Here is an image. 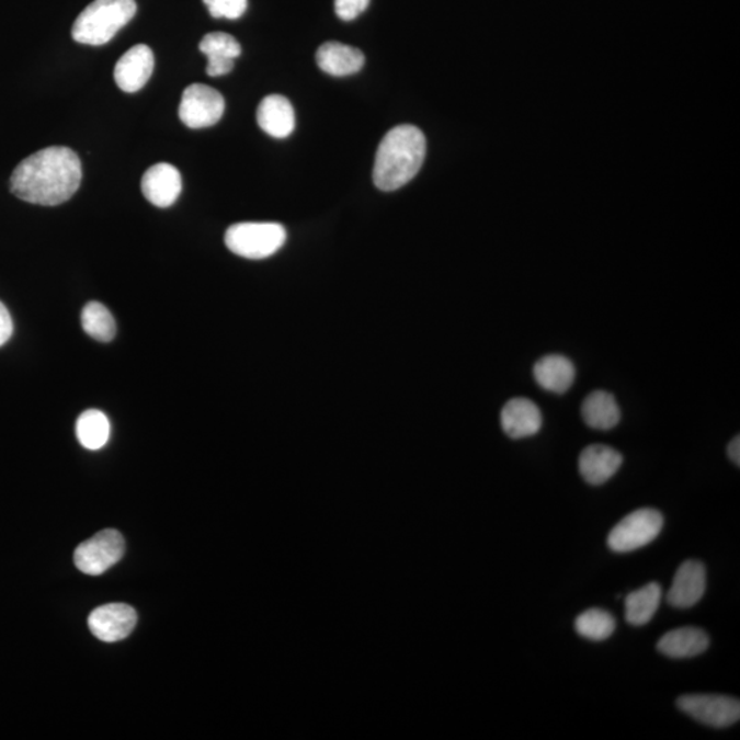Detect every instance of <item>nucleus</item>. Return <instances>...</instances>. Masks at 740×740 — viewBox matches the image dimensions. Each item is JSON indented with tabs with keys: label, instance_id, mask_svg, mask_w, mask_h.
<instances>
[{
	"label": "nucleus",
	"instance_id": "obj_1",
	"mask_svg": "<svg viewBox=\"0 0 740 740\" xmlns=\"http://www.w3.org/2000/svg\"><path fill=\"white\" fill-rule=\"evenodd\" d=\"M82 168L79 156L68 147H47L32 153L14 169L10 190L33 205L58 206L79 190Z\"/></svg>",
	"mask_w": 740,
	"mask_h": 740
},
{
	"label": "nucleus",
	"instance_id": "obj_2",
	"mask_svg": "<svg viewBox=\"0 0 740 740\" xmlns=\"http://www.w3.org/2000/svg\"><path fill=\"white\" fill-rule=\"evenodd\" d=\"M426 153L425 136L414 125H398L377 148L373 181L378 190L395 191L420 172Z\"/></svg>",
	"mask_w": 740,
	"mask_h": 740
},
{
	"label": "nucleus",
	"instance_id": "obj_3",
	"mask_svg": "<svg viewBox=\"0 0 740 740\" xmlns=\"http://www.w3.org/2000/svg\"><path fill=\"white\" fill-rule=\"evenodd\" d=\"M135 0H93L77 16L71 36L87 46H103L136 14Z\"/></svg>",
	"mask_w": 740,
	"mask_h": 740
},
{
	"label": "nucleus",
	"instance_id": "obj_4",
	"mask_svg": "<svg viewBox=\"0 0 740 740\" xmlns=\"http://www.w3.org/2000/svg\"><path fill=\"white\" fill-rule=\"evenodd\" d=\"M287 240V232L277 223H239L225 234V244L234 254L247 260H265L276 254Z\"/></svg>",
	"mask_w": 740,
	"mask_h": 740
},
{
	"label": "nucleus",
	"instance_id": "obj_5",
	"mask_svg": "<svg viewBox=\"0 0 740 740\" xmlns=\"http://www.w3.org/2000/svg\"><path fill=\"white\" fill-rule=\"evenodd\" d=\"M663 515L645 508L625 515L607 536V546L614 553H630L649 545L661 534Z\"/></svg>",
	"mask_w": 740,
	"mask_h": 740
},
{
	"label": "nucleus",
	"instance_id": "obj_6",
	"mask_svg": "<svg viewBox=\"0 0 740 740\" xmlns=\"http://www.w3.org/2000/svg\"><path fill=\"white\" fill-rule=\"evenodd\" d=\"M124 553L123 535L115 530H104L76 548L75 563L82 573L98 576L117 563Z\"/></svg>",
	"mask_w": 740,
	"mask_h": 740
},
{
	"label": "nucleus",
	"instance_id": "obj_7",
	"mask_svg": "<svg viewBox=\"0 0 740 740\" xmlns=\"http://www.w3.org/2000/svg\"><path fill=\"white\" fill-rule=\"evenodd\" d=\"M678 707L694 720L713 728L733 726L740 718L739 699L726 695H683Z\"/></svg>",
	"mask_w": 740,
	"mask_h": 740
},
{
	"label": "nucleus",
	"instance_id": "obj_8",
	"mask_svg": "<svg viewBox=\"0 0 740 740\" xmlns=\"http://www.w3.org/2000/svg\"><path fill=\"white\" fill-rule=\"evenodd\" d=\"M224 110L221 93L205 84H191L181 98L179 117L191 129L207 128L221 119Z\"/></svg>",
	"mask_w": 740,
	"mask_h": 740
},
{
	"label": "nucleus",
	"instance_id": "obj_9",
	"mask_svg": "<svg viewBox=\"0 0 740 740\" xmlns=\"http://www.w3.org/2000/svg\"><path fill=\"white\" fill-rule=\"evenodd\" d=\"M136 623L135 608L125 603H109L98 607L88 618L93 636L107 644L125 639L135 629Z\"/></svg>",
	"mask_w": 740,
	"mask_h": 740
},
{
	"label": "nucleus",
	"instance_id": "obj_10",
	"mask_svg": "<svg viewBox=\"0 0 740 740\" xmlns=\"http://www.w3.org/2000/svg\"><path fill=\"white\" fill-rule=\"evenodd\" d=\"M153 70V54L146 44H137L118 59L114 68L115 84L124 92L140 91L150 80Z\"/></svg>",
	"mask_w": 740,
	"mask_h": 740
},
{
	"label": "nucleus",
	"instance_id": "obj_11",
	"mask_svg": "<svg viewBox=\"0 0 740 740\" xmlns=\"http://www.w3.org/2000/svg\"><path fill=\"white\" fill-rule=\"evenodd\" d=\"M183 190L178 168L161 162L146 170L141 179V191L146 200L157 207L172 206Z\"/></svg>",
	"mask_w": 740,
	"mask_h": 740
},
{
	"label": "nucleus",
	"instance_id": "obj_12",
	"mask_svg": "<svg viewBox=\"0 0 740 740\" xmlns=\"http://www.w3.org/2000/svg\"><path fill=\"white\" fill-rule=\"evenodd\" d=\"M706 590V569L704 563L696 559H687L680 565L673 583L669 589L667 601L678 608H688L696 605Z\"/></svg>",
	"mask_w": 740,
	"mask_h": 740
},
{
	"label": "nucleus",
	"instance_id": "obj_13",
	"mask_svg": "<svg viewBox=\"0 0 740 740\" xmlns=\"http://www.w3.org/2000/svg\"><path fill=\"white\" fill-rule=\"evenodd\" d=\"M622 465V453L605 444H592L585 447L579 457L580 475L591 486L605 485L617 474Z\"/></svg>",
	"mask_w": 740,
	"mask_h": 740
},
{
	"label": "nucleus",
	"instance_id": "obj_14",
	"mask_svg": "<svg viewBox=\"0 0 740 740\" xmlns=\"http://www.w3.org/2000/svg\"><path fill=\"white\" fill-rule=\"evenodd\" d=\"M543 424L542 411L534 400L513 398L501 411L502 430L509 437L525 439L536 435Z\"/></svg>",
	"mask_w": 740,
	"mask_h": 740
},
{
	"label": "nucleus",
	"instance_id": "obj_15",
	"mask_svg": "<svg viewBox=\"0 0 740 740\" xmlns=\"http://www.w3.org/2000/svg\"><path fill=\"white\" fill-rule=\"evenodd\" d=\"M257 123L269 136L284 139L295 129L293 104L282 95H269L262 99L257 110Z\"/></svg>",
	"mask_w": 740,
	"mask_h": 740
},
{
	"label": "nucleus",
	"instance_id": "obj_16",
	"mask_svg": "<svg viewBox=\"0 0 740 740\" xmlns=\"http://www.w3.org/2000/svg\"><path fill=\"white\" fill-rule=\"evenodd\" d=\"M316 60L327 75L344 77L358 73L364 68L365 55L361 49L348 44L327 42L317 49Z\"/></svg>",
	"mask_w": 740,
	"mask_h": 740
},
{
	"label": "nucleus",
	"instance_id": "obj_17",
	"mask_svg": "<svg viewBox=\"0 0 740 740\" xmlns=\"http://www.w3.org/2000/svg\"><path fill=\"white\" fill-rule=\"evenodd\" d=\"M200 49L208 59L206 71L210 77L228 75L241 54L239 42L224 32L208 33L202 38Z\"/></svg>",
	"mask_w": 740,
	"mask_h": 740
},
{
	"label": "nucleus",
	"instance_id": "obj_18",
	"mask_svg": "<svg viewBox=\"0 0 740 740\" xmlns=\"http://www.w3.org/2000/svg\"><path fill=\"white\" fill-rule=\"evenodd\" d=\"M534 377L537 386L545 391L565 394L573 386L576 367L565 355L548 354L536 361Z\"/></svg>",
	"mask_w": 740,
	"mask_h": 740
},
{
	"label": "nucleus",
	"instance_id": "obj_19",
	"mask_svg": "<svg viewBox=\"0 0 740 740\" xmlns=\"http://www.w3.org/2000/svg\"><path fill=\"white\" fill-rule=\"evenodd\" d=\"M710 645L704 629L683 627L669 630L657 644V650L669 658H693L701 656Z\"/></svg>",
	"mask_w": 740,
	"mask_h": 740
},
{
	"label": "nucleus",
	"instance_id": "obj_20",
	"mask_svg": "<svg viewBox=\"0 0 740 740\" xmlns=\"http://www.w3.org/2000/svg\"><path fill=\"white\" fill-rule=\"evenodd\" d=\"M581 417L592 430L608 431L622 420V410L611 392L600 389L587 395L581 405Z\"/></svg>",
	"mask_w": 740,
	"mask_h": 740
},
{
	"label": "nucleus",
	"instance_id": "obj_21",
	"mask_svg": "<svg viewBox=\"0 0 740 740\" xmlns=\"http://www.w3.org/2000/svg\"><path fill=\"white\" fill-rule=\"evenodd\" d=\"M662 596L661 585L651 581V583L641 587L640 590L630 592L625 597V618L634 627H641L650 623L660 607Z\"/></svg>",
	"mask_w": 740,
	"mask_h": 740
},
{
	"label": "nucleus",
	"instance_id": "obj_22",
	"mask_svg": "<svg viewBox=\"0 0 740 740\" xmlns=\"http://www.w3.org/2000/svg\"><path fill=\"white\" fill-rule=\"evenodd\" d=\"M76 433L82 447L102 448L110 436V422L106 414L95 409L84 411L77 420Z\"/></svg>",
	"mask_w": 740,
	"mask_h": 740
},
{
	"label": "nucleus",
	"instance_id": "obj_23",
	"mask_svg": "<svg viewBox=\"0 0 740 740\" xmlns=\"http://www.w3.org/2000/svg\"><path fill=\"white\" fill-rule=\"evenodd\" d=\"M81 326L87 334L103 343L112 342L117 332L112 312L98 301H90L82 309Z\"/></svg>",
	"mask_w": 740,
	"mask_h": 740
},
{
	"label": "nucleus",
	"instance_id": "obj_24",
	"mask_svg": "<svg viewBox=\"0 0 740 740\" xmlns=\"http://www.w3.org/2000/svg\"><path fill=\"white\" fill-rule=\"evenodd\" d=\"M576 633L585 639L601 641L611 636L616 629V619L611 613L602 608H590L579 614L574 622Z\"/></svg>",
	"mask_w": 740,
	"mask_h": 740
},
{
	"label": "nucleus",
	"instance_id": "obj_25",
	"mask_svg": "<svg viewBox=\"0 0 740 740\" xmlns=\"http://www.w3.org/2000/svg\"><path fill=\"white\" fill-rule=\"evenodd\" d=\"M214 19L238 20L246 13L247 0H203Z\"/></svg>",
	"mask_w": 740,
	"mask_h": 740
},
{
	"label": "nucleus",
	"instance_id": "obj_26",
	"mask_svg": "<svg viewBox=\"0 0 740 740\" xmlns=\"http://www.w3.org/2000/svg\"><path fill=\"white\" fill-rule=\"evenodd\" d=\"M371 0H334V11L340 20L353 21L369 5Z\"/></svg>",
	"mask_w": 740,
	"mask_h": 740
},
{
	"label": "nucleus",
	"instance_id": "obj_27",
	"mask_svg": "<svg viewBox=\"0 0 740 740\" xmlns=\"http://www.w3.org/2000/svg\"><path fill=\"white\" fill-rule=\"evenodd\" d=\"M13 320H11L8 307L0 301V348L8 343L11 334H13Z\"/></svg>",
	"mask_w": 740,
	"mask_h": 740
},
{
	"label": "nucleus",
	"instance_id": "obj_28",
	"mask_svg": "<svg viewBox=\"0 0 740 740\" xmlns=\"http://www.w3.org/2000/svg\"><path fill=\"white\" fill-rule=\"evenodd\" d=\"M728 455L729 458L732 459L733 464H737V466L740 465V437H733L731 443H729L728 446Z\"/></svg>",
	"mask_w": 740,
	"mask_h": 740
}]
</instances>
